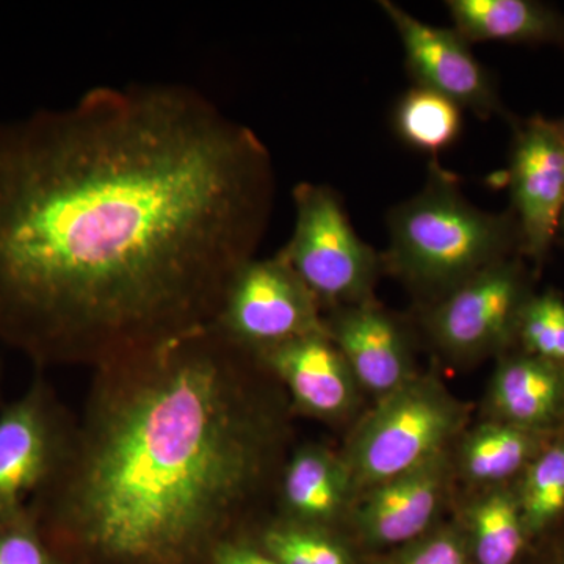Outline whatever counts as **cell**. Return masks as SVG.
<instances>
[{
	"label": "cell",
	"instance_id": "cell-23",
	"mask_svg": "<svg viewBox=\"0 0 564 564\" xmlns=\"http://www.w3.org/2000/svg\"><path fill=\"white\" fill-rule=\"evenodd\" d=\"M367 564H473L455 521L441 522L429 533L392 551L369 555Z\"/></svg>",
	"mask_w": 564,
	"mask_h": 564
},
{
	"label": "cell",
	"instance_id": "cell-19",
	"mask_svg": "<svg viewBox=\"0 0 564 564\" xmlns=\"http://www.w3.org/2000/svg\"><path fill=\"white\" fill-rule=\"evenodd\" d=\"M514 491L533 544L563 524L564 433L529 464L514 481Z\"/></svg>",
	"mask_w": 564,
	"mask_h": 564
},
{
	"label": "cell",
	"instance_id": "cell-20",
	"mask_svg": "<svg viewBox=\"0 0 564 564\" xmlns=\"http://www.w3.org/2000/svg\"><path fill=\"white\" fill-rule=\"evenodd\" d=\"M393 128L404 144L436 158L458 140L463 109L445 96L414 85L393 109Z\"/></svg>",
	"mask_w": 564,
	"mask_h": 564
},
{
	"label": "cell",
	"instance_id": "cell-16",
	"mask_svg": "<svg viewBox=\"0 0 564 564\" xmlns=\"http://www.w3.org/2000/svg\"><path fill=\"white\" fill-rule=\"evenodd\" d=\"M555 437L485 419L467 429L455 445L456 478L477 491L513 485Z\"/></svg>",
	"mask_w": 564,
	"mask_h": 564
},
{
	"label": "cell",
	"instance_id": "cell-24",
	"mask_svg": "<svg viewBox=\"0 0 564 564\" xmlns=\"http://www.w3.org/2000/svg\"><path fill=\"white\" fill-rule=\"evenodd\" d=\"M0 564H66L25 511L0 522Z\"/></svg>",
	"mask_w": 564,
	"mask_h": 564
},
{
	"label": "cell",
	"instance_id": "cell-14",
	"mask_svg": "<svg viewBox=\"0 0 564 564\" xmlns=\"http://www.w3.org/2000/svg\"><path fill=\"white\" fill-rule=\"evenodd\" d=\"M497 359L486 392V419L544 436L563 434L564 364L516 348Z\"/></svg>",
	"mask_w": 564,
	"mask_h": 564
},
{
	"label": "cell",
	"instance_id": "cell-26",
	"mask_svg": "<svg viewBox=\"0 0 564 564\" xmlns=\"http://www.w3.org/2000/svg\"><path fill=\"white\" fill-rule=\"evenodd\" d=\"M527 564H564V522L534 543Z\"/></svg>",
	"mask_w": 564,
	"mask_h": 564
},
{
	"label": "cell",
	"instance_id": "cell-18",
	"mask_svg": "<svg viewBox=\"0 0 564 564\" xmlns=\"http://www.w3.org/2000/svg\"><path fill=\"white\" fill-rule=\"evenodd\" d=\"M473 564H527L533 541L527 532L514 484L481 489L454 519Z\"/></svg>",
	"mask_w": 564,
	"mask_h": 564
},
{
	"label": "cell",
	"instance_id": "cell-27",
	"mask_svg": "<svg viewBox=\"0 0 564 564\" xmlns=\"http://www.w3.org/2000/svg\"><path fill=\"white\" fill-rule=\"evenodd\" d=\"M558 236H562V239L564 240V206L562 210V218H560Z\"/></svg>",
	"mask_w": 564,
	"mask_h": 564
},
{
	"label": "cell",
	"instance_id": "cell-17",
	"mask_svg": "<svg viewBox=\"0 0 564 564\" xmlns=\"http://www.w3.org/2000/svg\"><path fill=\"white\" fill-rule=\"evenodd\" d=\"M455 31L467 43L551 44L564 50V14L534 0H448Z\"/></svg>",
	"mask_w": 564,
	"mask_h": 564
},
{
	"label": "cell",
	"instance_id": "cell-25",
	"mask_svg": "<svg viewBox=\"0 0 564 564\" xmlns=\"http://www.w3.org/2000/svg\"><path fill=\"white\" fill-rule=\"evenodd\" d=\"M210 564H280L252 540L223 543L215 549Z\"/></svg>",
	"mask_w": 564,
	"mask_h": 564
},
{
	"label": "cell",
	"instance_id": "cell-8",
	"mask_svg": "<svg viewBox=\"0 0 564 564\" xmlns=\"http://www.w3.org/2000/svg\"><path fill=\"white\" fill-rule=\"evenodd\" d=\"M321 304L278 252L251 258L234 274L212 325L252 352L323 332Z\"/></svg>",
	"mask_w": 564,
	"mask_h": 564
},
{
	"label": "cell",
	"instance_id": "cell-9",
	"mask_svg": "<svg viewBox=\"0 0 564 564\" xmlns=\"http://www.w3.org/2000/svg\"><path fill=\"white\" fill-rule=\"evenodd\" d=\"M454 448L359 494L344 527L352 543L369 555L381 554L440 525L456 480Z\"/></svg>",
	"mask_w": 564,
	"mask_h": 564
},
{
	"label": "cell",
	"instance_id": "cell-6",
	"mask_svg": "<svg viewBox=\"0 0 564 564\" xmlns=\"http://www.w3.org/2000/svg\"><path fill=\"white\" fill-rule=\"evenodd\" d=\"M521 256L484 272L426 306L423 329L451 361L469 362L513 350L519 315L532 296V272Z\"/></svg>",
	"mask_w": 564,
	"mask_h": 564
},
{
	"label": "cell",
	"instance_id": "cell-22",
	"mask_svg": "<svg viewBox=\"0 0 564 564\" xmlns=\"http://www.w3.org/2000/svg\"><path fill=\"white\" fill-rule=\"evenodd\" d=\"M514 348L564 364V299L555 291L532 293L519 315Z\"/></svg>",
	"mask_w": 564,
	"mask_h": 564
},
{
	"label": "cell",
	"instance_id": "cell-15",
	"mask_svg": "<svg viewBox=\"0 0 564 564\" xmlns=\"http://www.w3.org/2000/svg\"><path fill=\"white\" fill-rule=\"evenodd\" d=\"M355 500L343 456L325 445L306 444L292 451L282 467L274 518L340 533Z\"/></svg>",
	"mask_w": 564,
	"mask_h": 564
},
{
	"label": "cell",
	"instance_id": "cell-5",
	"mask_svg": "<svg viewBox=\"0 0 564 564\" xmlns=\"http://www.w3.org/2000/svg\"><path fill=\"white\" fill-rule=\"evenodd\" d=\"M295 226L280 254L321 304L337 307L373 302L383 258L362 242L339 195L328 185L300 182L293 188Z\"/></svg>",
	"mask_w": 564,
	"mask_h": 564
},
{
	"label": "cell",
	"instance_id": "cell-21",
	"mask_svg": "<svg viewBox=\"0 0 564 564\" xmlns=\"http://www.w3.org/2000/svg\"><path fill=\"white\" fill-rule=\"evenodd\" d=\"M256 544L280 564H359L343 534L272 518Z\"/></svg>",
	"mask_w": 564,
	"mask_h": 564
},
{
	"label": "cell",
	"instance_id": "cell-10",
	"mask_svg": "<svg viewBox=\"0 0 564 564\" xmlns=\"http://www.w3.org/2000/svg\"><path fill=\"white\" fill-rule=\"evenodd\" d=\"M508 184L521 258L540 270L558 236L564 206V141L556 122L536 115L513 121Z\"/></svg>",
	"mask_w": 564,
	"mask_h": 564
},
{
	"label": "cell",
	"instance_id": "cell-12",
	"mask_svg": "<svg viewBox=\"0 0 564 564\" xmlns=\"http://www.w3.org/2000/svg\"><path fill=\"white\" fill-rule=\"evenodd\" d=\"M254 355L284 389L296 413L326 423L344 422L361 403L364 392L326 329Z\"/></svg>",
	"mask_w": 564,
	"mask_h": 564
},
{
	"label": "cell",
	"instance_id": "cell-7",
	"mask_svg": "<svg viewBox=\"0 0 564 564\" xmlns=\"http://www.w3.org/2000/svg\"><path fill=\"white\" fill-rule=\"evenodd\" d=\"M76 417L43 377L0 410V522L29 511L58 474Z\"/></svg>",
	"mask_w": 564,
	"mask_h": 564
},
{
	"label": "cell",
	"instance_id": "cell-3",
	"mask_svg": "<svg viewBox=\"0 0 564 564\" xmlns=\"http://www.w3.org/2000/svg\"><path fill=\"white\" fill-rule=\"evenodd\" d=\"M513 256H521L513 212L478 209L458 177L433 159L422 191L389 214V247L381 258L384 272L430 304Z\"/></svg>",
	"mask_w": 564,
	"mask_h": 564
},
{
	"label": "cell",
	"instance_id": "cell-13",
	"mask_svg": "<svg viewBox=\"0 0 564 564\" xmlns=\"http://www.w3.org/2000/svg\"><path fill=\"white\" fill-rule=\"evenodd\" d=\"M323 321L359 388L375 402L417 377L406 333L377 300L328 311Z\"/></svg>",
	"mask_w": 564,
	"mask_h": 564
},
{
	"label": "cell",
	"instance_id": "cell-11",
	"mask_svg": "<svg viewBox=\"0 0 564 564\" xmlns=\"http://www.w3.org/2000/svg\"><path fill=\"white\" fill-rule=\"evenodd\" d=\"M380 7L399 33L414 85L445 96L481 120L508 118L491 74L455 29L426 24L391 0H381Z\"/></svg>",
	"mask_w": 564,
	"mask_h": 564
},
{
	"label": "cell",
	"instance_id": "cell-28",
	"mask_svg": "<svg viewBox=\"0 0 564 564\" xmlns=\"http://www.w3.org/2000/svg\"><path fill=\"white\" fill-rule=\"evenodd\" d=\"M555 122H556V128H558L560 135H562V139L564 141V118H563V120L555 121Z\"/></svg>",
	"mask_w": 564,
	"mask_h": 564
},
{
	"label": "cell",
	"instance_id": "cell-4",
	"mask_svg": "<svg viewBox=\"0 0 564 564\" xmlns=\"http://www.w3.org/2000/svg\"><path fill=\"white\" fill-rule=\"evenodd\" d=\"M469 406L434 375L419 373L377 400L339 452L356 497L452 451L469 429Z\"/></svg>",
	"mask_w": 564,
	"mask_h": 564
},
{
	"label": "cell",
	"instance_id": "cell-2",
	"mask_svg": "<svg viewBox=\"0 0 564 564\" xmlns=\"http://www.w3.org/2000/svg\"><path fill=\"white\" fill-rule=\"evenodd\" d=\"M284 389L204 326L93 370L73 443L29 511L66 564H210L254 540L288 452Z\"/></svg>",
	"mask_w": 564,
	"mask_h": 564
},
{
	"label": "cell",
	"instance_id": "cell-1",
	"mask_svg": "<svg viewBox=\"0 0 564 564\" xmlns=\"http://www.w3.org/2000/svg\"><path fill=\"white\" fill-rule=\"evenodd\" d=\"M272 195L262 141L185 85L0 121V344L95 370L212 325Z\"/></svg>",
	"mask_w": 564,
	"mask_h": 564
}]
</instances>
